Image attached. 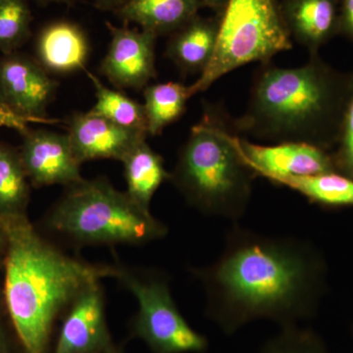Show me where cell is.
I'll return each mask as SVG.
<instances>
[{"instance_id": "obj_1", "label": "cell", "mask_w": 353, "mask_h": 353, "mask_svg": "<svg viewBox=\"0 0 353 353\" xmlns=\"http://www.w3.org/2000/svg\"><path fill=\"white\" fill-rule=\"evenodd\" d=\"M190 271L205 290L206 316L228 336L259 320L284 328L311 319L326 290V262L312 243L239 223L219 259Z\"/></svg>"}, {"instance_id": "obj_2", "label": "cell", "mask_w": 353, "mask_h": 353, "mask_svg": "<svg viewBox=\"0 0 353 353\" xmlns=\"http://www.w3.org/2000/svg\"><path fill=\"white\" fill-rule=\"evenodd\" d=\"M0 223L7 236L2 292L21 353H50L55 323L83 290L111 278V265L70 256L28 216Z\"/></svg>"}, {"instance_id": "obj_3", "label": "cell", "mask_w": 353, "mask_h": 353, "mask_svg": "<svg viewBox=\"0 0 353 353\" xmlns=\"http://www.w3.org/2000/svg\"><path fill=\"white\" fill-rule=\"evenodd\" d=\"M352 88V73L338 71L319 54L294 68L261 64L234 128L270 143H303L332 152Z\"/></svg>"}, {"instance_id": "obj_4", "label": "cell", "mask_w": 353, "mask_h": 353, "mask_svg": "<svg viewBox=\"0 0 353 353\" xmlns=\"http://www.w3.org/2000/svg\"><path fill=\"white\" fill-rule=\"evenodd\" d=\"M179 153L170 182L199 212L238 223L257 176L240 150V134L224 108L206 104Z\"/></svg>"}, {"instance_id": "obj_5", "label": "cell", "mask_w": 353, "mask_h": 353, "mask_svg": "<svg viewBox=\"0 0 353 353\" xmlns=\"http://www.w3.org/2000/svg\"><path fill=\"white\" fill-rule=\"evenodd\" d=\"M41 229L75 248L141 245L164 238L168 228L108 179H83L41 220Z\"/></svg>"}, {"instance_id": "obj_6", "label": "cell", "mask_w": 353, "mask_h": 353, "mask_svg": "<svg viewBox=\"0 0 353 353\" xmlns=\"http://www.w3.org/2000/svg\"><path fill=\"white\" fill-rule=\"evenodd\" d=\"M292 48L279 0H229L220 15L219 36L205 71L190 85L192 97L208 90L234 70L271 62Z\"/></svg>"}, {"instance_id": "obj_7", "label": "cell", "mask_w": 353, "mask_h": 353, "mask_svg": "<svg viewBox=\"0 0 353 353\" xmlns=\"http://www.w3.org/2000/svg\"><path fill=\"white\" fill-rule=\"evenodd\" d=\"M111 278L134 294L138 311L132 334L153 353H203L208 341L189 324L171 294L169 280L157 270H139L111 265Z\"/></svg>"}, {"instance_id": "obj_8", "label": "cell", "mask_w": 353, "mask_h": 353, "mask_svg": "<svg viewBox=\"0 0 353 353\" xmlns=\"http://www.w3.org/2000/svg\"><path fill=\"white\" fill-rule=\"evenodd\" d=\"M58 83L37 60L13 52L0 59V102L9 110L34 123L54 124L46 109Z\"/></svg>"}, {"instance_id": "obj_9", "label": "cell", "mask_w": 353, "mask_h": 353, "mask_svg": "<svg viewBox=\"0 0 353 353\" xmlns=\"http://www.w3.org/2000/svg\"><path fill=\"white\" fill-rule=\"evenodd\" d=\"M111 41L99 67L102 75L119 90H139L157 77L155 43L158 37L145 30L106 23Z\"/></svg>"}, {"instance_id": "obj_10", "label": "cell", "mask_w": 353, "mask_h": 353, "mask_svg": "<svg viewBox=\"0 0 353 353\" xmlns=\"http://www.w3.org/2000/svg\"><path fill=\"white\" fill-rule=\"evenodd\" d=\"M240 150L257 176L279 180L336 172L332 152L303 143L261 145L240 138Z\"/></svg>"}, {"instance_id": "obj_11", "label": "cell", "mask_w": 353, "mask_h": 353, "mask_svg": "<svg viewBox=\"0 0 353 353\" xmlns=\"http://www.w3.org/2000/svg\"><path fill=\"white\" fill-rule=\"evenodd\" d=\"M21 161L34 188L81 182V164L74 154L67 134L29 130L22 134Z\"/></svg>"}, {"instance_id": "obj_12", "label": "cell", "mask_w": 353, "mask_h": 353, "mask_svg": "<svg viewBox=\"0 0 353 353\" xmlns=\"http://www.w3.org/2000/svg\"><path fill=\"white\" fill-rule=\"evenodd\" d=\"M101 282L83 290L63 315L53 353H108L114 347Z\"/></svg>"}, {"instance_id": "obj_13", "label": "cell", "mask_w": 353, "mask_h": 353, "mask_svg": "<svg viewBox=\"0 0 353 353\" xmlns=\"http://www.w3.org/2000/svg\"><path fill=\"white\" fill-rule=\"evenodd\" d=\"M67 136L81 164L97 159L122 162L139 141L148 138L145 132L125 129L90 111L71 116Z\"/></svg>"}, {"instance_id": "obj_14", "label": "cell", "mask_w": 353, "mask_h": 353, "mask_svg": "<svg viewBox=\"0 0 353 353\" xmlns=\"http://www.w3.org/2000/svg\"><path fill=\"white\" fill-rule=\"evenodd\" d=\"M280 7L290 38L309 55L339 36L340 0H282Z\"/></svg>"}, {"instance_id": "obj_15", "label": "cell", "mask_w": 353, "mask_h": 353, "mask_svg": "<svg viewBox=\"0 0 353 353\" xmlns=\"http://www.w3.org/2000/svg\"><path fill=\"white\" fill-rule=\"evenodd\" d=\"M88 55L87 34L80 26L70 21H57L46 25L37 39V61L48 73L62 75L85 71Z\"/></svg>"}, {"instance_id": "obj_16", "label": "cell", "mask_w": 353, "mask_h": 353, "mask_svg": "<svg viewBox=\"0 0 353 353\" xmlns=\"http://www.w3.org/2000/svg\"><path fill=\"white\" fill-rule=\"evenodd\" d=\"M219 29L220 15H197L170 34L165 54L185 75H201L214 54Z\"/></svg>"}, {"instance_id": "obj_17", "label": "cell", "mask_w": 353, "mask_h": 353, "mask_svg": "<svg viewBox=\"0 0 353 353\" xmlns=\"http://www.w3.org/2000/svg\"><path fill=\"white\" fill-rule=\"evenodd\" d=\"M199 0H128L116 11L118 17L153 32L172 34L199 15Z\"/></svg>"}, {"instance_id": "obj_18", "label": "cell", "mask_w": 353, "mask_h": 353, "mask_svg": "<svg viewBox=\"0 0 353 353\" xmlns=\"http://www.w3.org/2000/svg\"><path fill=\"white\" fill-rule=\"evenodd\" d=\"M122 163L128 196L141 208L150 211L155 192L170 180V172L165 168L163 157L143 139L128 153Z\"/></svg>"}, {"instance_id": "obj_19", "label": "cell", "mask_w": 353, "mask_h": 353, "mask_svg": "<svg viewBox=\"0 0 353 353\" xmlns=\"http://www.w3.org/2000/svg\"><path fill=\"white\" fill-rule=\"evenodd\" d=\"M275 185L294 190L320 208H353V180L338 172L282 179Z\"/></svg>"}, {"instance_id": "obj_20", "label": "cell", "mask_w": 353, "mask_h": 353, "mask_svg": "<svg viewBox=\"0 0 353 353\" xmlns=\"http://www.w3.org/2000/svg\"><path fill=\"white\" fill-rule=\"evenodd\" d=\"M143 97L148 134L155 137L182 117L192 94L190 85L167 82L146 85Z\"/></svg>"}, {"instance_id": "obj_21", "label": "cell", "mask_w": 353, "mask_h": 353, "mask_svg": "<svg viewBox=\"0 0 353 353\" xmlns=\"http://www.w3.org/2000/svg\"><path fill=\"white\" fill-rule=\"evenodd\" d=\"M30 185L18 150L0 143V217L28 216Z\"/></svg>"}, {"instance_id": "obj_22", "label": "cell", "mask_w": 353, "mask_h": 353, "mask_svg": "<svg viewBox=\"0 0 353 353\" xmlns=\"http://www.w3.org/2000/svg\"><path fill=\"white\" fill-rule=\"evenodd\" d=\"M85 73L95 88L97 102L90 112L101 116L125 129L145 132L148 122L143 104L128 97L124 92L108 88L94 74L85 70Z\"/></svg>"}, {"instance_id": "obj_23", "label": "cell", "mask_w": 353, "mask_h": 353, "mask_svg": "<svg viewBox=\"0 0 353 353\" xmlns=\"http://www.w3.org/2000/svg\"><path fill=\"white\" fill-rule=\"evenodd\" d=\"M32 12L26 0H0V52H16L31 37Z\"/></svg>"}, {"instance_id": "obj_24", "label": "cell", "mask_w": 353, "mask_h": 353, "mask_svg": "<svg viewBox=\"0 0 353 353\" xmlns=\"http://www.w3.org/2000/svg\"><path fill=\"white\" fill-rule=\"evenodd\" d=\"M260 353H329L322 339L313 330L299 325L284 327L269 339Z\"/></svg>"}, {"instance_id": "obj_25", "label": "cell", "mask_w": 353, "mask_h": 353, "mask_svg": "<svg viewBox=\"0 0 353 353\" xmlns=\"http://www.w3.org/2000/svg\"><path fill=\"white\" fill-rule=\"evenodd\" d=\"M332 157L336 171L353 180V73L352 92L343 114L338 143L332 150Z\"/></svg>"}, {"instance_id": "obj_26", "label": "cell", "mask_w": 353, "mask_h": 353, "mask_svg": "<svg viewBox=\"0 0 353 353\" xmlns=\"http://www.w3.org/2000/svg\"><path fill=\"white\" fill-rule=\"evenodd\" d=\"M15 343L18 345V341L7 314L2 285H0V353H16L17 347Z\"/></svg>"}, {"instance_id": "obj_27", "label": "cell", "mask_w": 353, "mask_h": 353, "mask_svg": "<svg viewBox=\"0 0 353 353\" xmlns=\"http://www.w3.org/2000/svg\"><path fill=\"white\" fill-rule=\"evenodd\" d=\"M339 34L353 43V0H340Z\"/></svg>"}, {"instance_id": "obj_28", "label": "cell", "mask_w": 353, "mask_h": 353, "mask_svg": "<svg viewBox=\"0 0 353 353\" xmlns=\"http://www.w3.org/2000/svg\"><path fill=\"white\" fill-rule=\"evenodd\" d=\"M31 123L34 122L13 113L0 102V127L11 128V129L17 130L23 134L29 131V125Z\"/></svg>"}, {"instance_id": "obj_29", "label": "cell", "mask_w": 353, "mask_h": 353, "mask_svg": "<svg viewBox=\"0 0 353 353\" xmlns=\"http://www.w3.org/2000/svg\"><path fill=\"white\" fill-rule=\"evenodd\" d=\"M127 1L128 0H92L97 8L104 11H112L114 13L124 6Z\"/></svg>"}, {"instance_id": "obj_30", "label": "cell", "mask_w": 353, "mask_h": 353, "mask_svg": "<svg viewBox=\"0 0 353 353\" xmlns=\"http://www.w3.org/2000/svg\"><path fill=\"white\" fill-rule=\"evenodd\" d=\"M199 1H201L202 7H208L215 11L217 15H221L226 8L229 0H199Z\"/></svg>"}, {"instance_id": "obj_31", "label": "cell", "mask_w": 353, "mask_h": 353, "mask_svg": "<svg viewBox=\"0 0 353 353\" xmlns=\"http://www.w3.org/2000/svg\"><path fill=\"white\" fill-rule=\"evenodd\" d=\"M7 252V236L1 223H0V270H3Z\"/></svg>"}, {"instance_id": "obj_32", "label": "cell", "mask_w": 353, "mask_h": 353, "mask_svg": "<svg viewBox=\"0 0 353 353\" xmlns=\"http://www.w3.org/2000/svg\"><path fill=\"white\" fill-rule=\"evenodd\" d=\"M37 1L39 2L41 4H43V6H48V4L51 3L66 4V6H72V4H73L74 0H37Z\"/></svg>"}, {"instance_id": "obj_33", "label": "cell", "mask_w": 353, "mask_h": 353, "mask_svg": "<svg viewBox=\"0 0 353 353\" xmlns=\"http://www.w3.org/2000/svg\"><path fill=\"white\" fill-rule=\"evenodd\" d=\"M108 353H124V352H123L122 348H120V347H116V345H114V347H112V350H111L110 352H109Z\"/></svg>"}]
</instances>
